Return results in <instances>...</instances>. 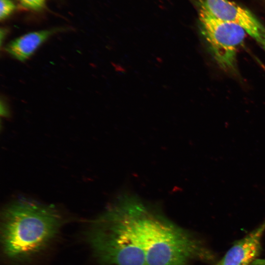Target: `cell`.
Listing matches in <instances>:
<instances>
[{"mask_svg":"<svg viewBox=\"0 0 265 265\" xmlns=\"http://www.w3.org/2000/svg\"><path fill=\"white\" fill-rule=\"evenodd\" d=\"M265 221L241 239L237 241L214 265H251L262 250Z\"/></svg>","mask_w":265,"mask_h":265,"instance_id":"8992f818","label":"cell"},{"mask_svg":"<svg viewBox=\"0 0 265 265\" xmlns=\"http://www.w3.org/2000/svg\"><path fill=\"white\" fill-rule=\"evenodd\" d=\"M251 265H265V258H258Z\"/></svg>","mask_w":265,"mask_h":265,"instance_id":"8fae6325","label":"cell"},{"mask_svg":"<svg viewBox=\"0 0 265 265\" xmlns=\"http://www.w3.org/2000/svg\"><path fill=\"white\" fill-rule=\"evenodd\" d=\"M124 206L144 252L146 265L215 263L214 253L199 238L166 217L156 207L124 194Z\"/></svg>","mask_w":265,"mask_h":265,"instance_id":"6da1fadb","label":"cell"},{"mask_svg":"<svg viewBox=\"0 0 265 265\" xmlns=\"http://www.w3.org/2000/svg\"><path fill=\"white\" fill-rule=\"evenodd\" d=\"M23 8L33 10H42L45 5L46 0H18Z\"/></svg>","mask_w":265,"mask_h":265,"instance_id":"9c48e42d","label":"cell"},{"mask_svg":"<svg viewBox=\"0 0 265 265\" xmlns=\"http://www.w3.org/2000/svg\"><path fill=\"white\" fill-rule=\"evenodd\" d=\"M8 110L7 109L6 106H5L4 104L2 103V101L1 102L0 104V114L1 115H3L4 116L8 115Z\"/></svg>","mask_w":265,"mask_h":265,"instance_id":"30bf717a","label":"cell"},{"mask_svg":"<svg viewBox=\"0 0 265 265\" xmlns=\"http://www.w3.org/2000/svg\"><path fill=\"white\" fill-rule=\"evenodd\" d=\"M214 16L241 27L265 51V26L249 10L230 0H203Z\"/></svg>","mask_w":265,"mask_h":265,"instance_id":"5b68a950","label":"cell"},{"mask_svg":"<svg viewBox=\"0 0 265 265\" xmlns=\"http://www.w3.org/2000/svg\"><path fill=\"white\" fill-rule=\"evenodd\" d=\"M16 5L12 0H0V19L7 18L15 10Z\"/></svg>","mask_w":265,"mask_h":265,"instance_id":"ba28073f","label":"cell"},{"mask_svg":"<svg viewBox=\"0 0 265 265\" xmlns=\"http://www.w3.org/2000/svg\"><path fill=\"white\" fill-rule=\"evenodd\" d=\"M199 19L202 34L216 64L225 72L236 74L237 53L245 40V31L237 24L214 16L202 2Z\"/></svg>","mask_w":265,"mask_h":265,"instance_id":"277c9868","label":"cell"},{"mask_svg":"<svg viewBox=\"0 0 265 265\" xmlns=\"http://www.w3.org/2000/svg\"><path fill=\"white\" fill-rule=\"evenodd\" d=\"M62 30L55 28L25 34L9 42L5 50L15 59L25 61L48 38Z\"/></svg>","mask_w":265,"mask_h":265,"instance_id":"52a82bcc","label":"cell"},{"mask_svg":"<svg viewBox=\"0 0 265 265\" xmlns=\"http://www.w3.org/2000/svg\"><path fill=\"white\" fill-rule=\"evenodd\" d=\"M87 238L102 265H146L144 252L119 198L93 222Z\"/></svg>","mask_w":265,"mask_h":265,"instance_id":"3957f363","label":"cell"},{"mask_svg":"<svg viewBox=\"0 0 265 265\" xmlns=\"http://www.w3.org/2000/svg\"><path fill=\"white\" fill-rule=\"evenodd\" d=\"M63 218L56 208L20 199L10 203L1 216V243L4 255L25 262L43 251L55 237Z\"/></svg>","mask_w":265,"mask_h":265,"instance_id":"7a4b0ae2","label":"cell"}]
</instances>
